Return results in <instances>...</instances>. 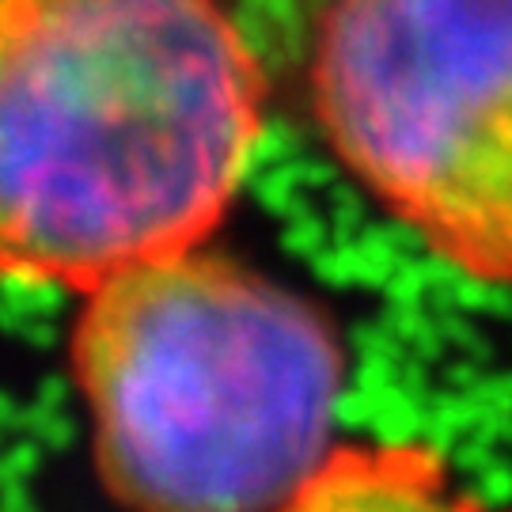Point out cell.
Here are the masks:
<instances>
[{
  "mask_svg": "<svg viewBox=\"0 0 512 512\" xmlns=\"http://www.w3.org/2000/svg\"><path fill=\"white\" fill-rule=\"evenodd\" d=\"M266 80L217 0H0V262L88 293L198 247L236 198Z\"/></svg>",
  "mask_w": 512,
  "mask_h": 512,
  "instance_id": "obj_1",
  "label": "cell"
},
{
  "mask_svg": "<svg viewBox=\"0 0 512 512\" xmlns=\"http://www.w3.org/2000/svg\"><path fill=\"white\" fill-rule=\"evenodd\" d=\"M69 361L118 505L289 509L334 463L346 361L327 315L202 243L88 289Z\"/></svg>",
  "mask_w": 512,
  "mask_h": 512,
  "instance_id": "obj_2",
  "label": "cell"
},
{
  "mask_svg": "<svg viewBox=\"0 0 512 512\" xmlns=\"http://www.w3.org/2000/svg\"><path fill=\"white\" fill-rule=\"evenodd\" d=\"M311 99L330 152L433 255L512 285V0H334Z\"/></svg>",
  "mask_w": 512,
  "mask_h": 512,
  "instance_id": "obj_3",
  "label": "cell"
}]
</instances>
